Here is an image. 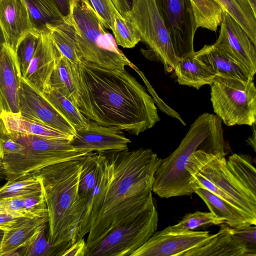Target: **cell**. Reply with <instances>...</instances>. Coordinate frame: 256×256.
Listing matches in <instances>:
<instances>
[{
    "label": "cell",
    "mask_w": 256,
    "mask_h": 256,
    "mask_svg": "<svg viewBox=\"0 0 256 256\" xmlns=\"http://www.w3.org/2000/svg\"><path fill=\"white\" fill-rule=\"evenodd\" d=\"M178 83L197 90L210 85L216 76L193 54L180 58L174 70Z\"/></svg>",
    "instance_id": "cell-25"
},
{
    "label": "cell",
    "mask_w": 256,
    "mask_h": 256,
    "mask_svg": "<svg viewBox=\"0 0 256 256\" xmlns=\"http://www.w3.org/2000/svg\"><path fill=\"white\" fill-rule=\"evenodd\" d=\"M20 114L23 116L74 136L72 124L38 90L22 78L19 90Z\"/></svg>",
    "instance_id": "cell-14"
},
{
    "label": "cell",
    "mask_w": 256,
    "mask_h": 256,
    "mask_svg": "<svg viewBox=\"0 0 256 256\" xmlns=\"http://www.w3.org/2000/svg\"><path fill=\"white\" fill-rule=\"evenodd\" d=\"M21 79L16 54L4 43L0 48V92L4 112L20 114Z\"/></svg>",
    "instance_id": "cell-18"
},
{
    "label": "cell",
    "mask_w": 256,
    "mask_h": 256,
    "mask_svg": "<svg viewBox=\"0 0 256 256\" xmlns=\"http://www.w3.org/2000/svg\"><path fill=\"white\" fill-rule=\"evenodd\" d=\"M42 94L72 124L76 130L88 127L90 120L82 114L74 104L58 90L49 88Z\"/></svg>",
    "instance_id": "cell-30"
},
{
    "label": "cell",
    "mask_w": 256,
    "mask_h": 256,
    "mask_svg": "<svg viewBox=\"0 0 256 256\" xmlns=\"http://www.w3.org/2000/svg\"><path fill=\"white\" fill-rule=\"evenodd\" d=\"M106 28L112 30L115 14L118 12L110 0H88Z\"/></svg>",
    "instance_id": "cell-39"
},
{
    "label": "cell",
    "mask_w": 256,
    "mask_h": 256,
    "mask_svg": "<svg viewBox=\"0 0 256 256\" xmlns=\"http://www.w3.org/2000/svg\"><path fill=\"white\" fill-rule=\"evenodd\" d=\"M222 122L208 112L196 118L178 148L161 160L154 174L152 192L166 198L194 193L186 170L188 158L199 149L214 154H226Z\"/></svg>",
    "instance_id": "cell-4"
},
{
    "label": "cell",
    "mask_w": 256,
    "mask_h": 256,
    "mask_svg": "<svg viewBox=\"0 0 256 256\" xmlns=\"http://www.w3.org/2000/svg\"><path fill=\"white\" fill-rule=\"evenodd\" d=\"M98 152H92L81 159L82 165L78 190L80 196L86 204L90 200L98 182Z\"/></svg>",
    "instance_id": "cell-32"
},
{
    "label": "cell",
    "mask_w": 256,
    "mask_h": 256,
    "mask_svg": "<svg viewBox=\"0 0 256 256\" xmlns=\"http://www.w3.org/2000/svg\"><path fill=\"white\" fill-rule=\"evenodd\" d=\"M46 227L43 228L30 244L22 250L20 256H56V248L46 238L45 230Z\"/></svg>",
    "instance_id": "cell-38"
},
{
    "label": "cell",
    "mask_w": 256,
    "mask_h": 256,
    "mask_svg": "<svg viewBox=\"0 0 256 256\" xmlns=\"http://www.w3.org/2000/svg\"><path fill=\"white\" fill-rule=\"evenodd\" d=\"M212 236L208 231H194L168 226L156 232L130 256H183Z\"/></svg>",
    "instance_id": "cell-12"
},
{
    "label": "cell",
    "mask_w": 256,
    "mask_h": 256,
    "mask_svg": "<svg viewBox=\"0 0 256 256\" xmlns=\"http://www.w3.org/2000/svg\"><path fill=\"white\" fill-rule=\"evenodd\" d=\"M194 193L203 200L211 212L223 218L224 223L229 226L234 228L246 225L256 226V221L209 190L196 188L194 189Z\"/></svg>",
    "instance_id": "cell-24"
},
{
    "label": "cell",
    "mask_w": 256,
    "mask_h": 256,
    "mask_svg": "<svg viewBox=\"0 0 256 256\" xmlns=\"http://www.w3.org/2000/svg\"><path fill=\"white\" fill-rule=\"evenodd\" d=\"M224 222L223 218L211 212L196 211L186 214L178 223L173 226L178 228L192 230L198 228L220 225Z\"/></svg>",
    "instance_id": "cell-37"
},
{
    "label": "cell",
    "mask_w": 256,
    "mask_h": 256,
    "mask_svg": "<svg viewBox=\"0 0 256 256\" xmlns=\"http://www.w3.org/2000/svg\"><path fill=\"white\" fill-rule=\"evenodd\" d=\"M60 9L62 15L68 20L72 12V6L74 0H54Z\"/></svg>",
    "instance_id": "cell-45"
},
{
    "label": "cell",
    "mask_w": 256,
    "mask_h": 256,
    "mask_svg": "<svg viewBox=\"0 0 256 256\" xmlns=\"http://www.w3.org/2000/svg\"><path fill=\"white\" fill-rule=\"evenodd\" d=\"M211 86L214 112L228 126L256 122V88L253 80L216 76Z\"/></svg>",
    "instance_id": "cell-8"
},
{
    "label": "cell",
    "mask_w": 256,
    "mask_h": 256,
    "mask_svg": "<svg viewBox=\"0 0 256 256\" xmlns=\"http://www.w3.org/2000/svg\"><path fill=\"white\" fill-rule=\"evenodd\" d=\"M0 212L30 218L48 216L42 190L0 200Z\"/></svg>",
    "instance_id": "cell-22"
},
{
    "label": "cell",
    "mask_w": 256,
    "mask_h": 256,
    "mask_svg": "<svg viewBox=\"0 0 256 256\" xmlns=\"http://www.w3.org/2000/svg\"><path fill=\"white\" fill-rule=\"evenodd\" d=\"M0 120L6 132H17L46 138L70 141L72 135L65 133L45 124L22 116L20 114L3 112Z\"/></svg>",
    "instance_id": "cell-23"
},
{
    "label": "cell",
    "mask_w": 256,
    "mask_h": 256,
    "mask_svg": "<svg viewBox=\"0 0 256 256\" xmlns=\"http://www.w3.org/2000/svg\"><path fill=\"white\" fill-rule=\"evenodd\" d=\"M81 159L50 165L38 172L48 210V240L56 256L71 244L86 205L78 190Z\"/></svg>",
    "instance_id": "cell-3"
},
{
    "label": "cell",
    "mask_w": 256,
    "mask_h": 256,
    "mask_svg": "<svg viewBox=\"0 0 256 256\" xmlns=\"http://www.w3.org/2000/svg\"><path fill=\"white\" fill-rule=\"evenodd\" d=\"M35 31L48 32V26L60 25L67 20L54 0H24Z\"/></svg>",
    "instance_id": "cell-26"
},
{
    "label": "cell",
    "mask_w": 256,
    "mask_h": 256,
    "mask_svg": "<svg viewBox=\"0 0 256 256\" xmlns=\"http://www.w3.org/2000/svg\"><path fill=\"white\" fill-rule=\"evenodd\" d=\"M48 216L32 218H24L12 228L4 231L0 246V256H20L40 230L47 226Z\"/></svg>",
    "instance_id": "cell-20"
},
{
    "label": "cell",
    "mask_w": 256,
    "mask_h": 256,
    "mask_svg": "<svg viewBox=\"0 0 256 256\" xmlns=\"http://www.w3.org/2000/svg\"><path fill=\"white\" fill-rule=\"evenodd\" d=\"M251 126L253 128V134L248 138L246 142L247 144L252 146L256 152V124Z\"/></svg>",
    "instance_id": "cell-46"
},
{
    "label": "cell",
    "mask_w": 256,
    "mask_h": 256,
    "mask_svg": "<svg viewBox=\"0 0 256 256\" xmlns=\"http://www.w3.org/2000/svg\"><path fill=\"white\" fill-rule=\"evenodd\" d=\"M24 218L0 212V229L4 231L8 230L18 224Z\"/></svg>",
    "instance_id": "cell-44"
},
{
    "label": "cell",
    "mask_w": 256,
    "mask_h": 256,
    "mask_svg": "<svg viewBox=\"0 0 256 256\" xmlns=\"http://www.w3.org/2000/svg\"><path fill=\"white\" fill-rule=\"evenodd\" d=\"M75 30L82 58L104 68L122 70L132 63L118 48L114 38L90 4L74 0L68 19Z\"/></svg>",
    "instance_id": "cell-7"
},
{
    "label": "cell",
    "mask_w": 256,
    "mask_h": 256,
    "mask_svg": "<svg viewBox=\"0 0 256 256\" xmlns=\"http://www.w3.org/2000/svg\"><path fill=\"white\" fill-rule=\"evenodd\" d=\"M193 55L216 76L246 82L254 79L240 63L213 44L204 46Z\"/></svg>",
    "instance_id": "cell-21"
},
{
    "label": "cell",
    "mask_w": 256,
    "mask_h": 256,
    "mask_svg": "<svg viewBox=\"0 0 256 256\" xmlns=\"http://www.w3.org/2000/svg\"><path fill=\"white\" fill-rule=\"evenodd\" d=\"M84 0V2H86V3L88 4V0Z\"/></svg>",
    "instance_id": "cell-50"
},
{
    "label": "cell",
    "mask_w": 256,
    "mask_h": 256,
    "mask_svg": "<svg viewBox=\"0 0 256 256\" xmlns=\"http://www.w3.org/2000/svg\"><path fill=\"white\" fill-rule=\"evenodd\" d=\"M2 156L0 155V180L5 179V176L2 168Z\"/></svg>",
    "instance_id": "cell-48"
},
{
    "label": "cell",
    "mask_w": 256,
    "mask_h": 256,
    "mask_svg": "<svg viewBox=\"0 0 256 256\" xmlns=\"http://www.w3.org/2000/svg\"><path fill=\"white\" fill-rule=\"evenodd\" d=\"M60 56L49 31L40 32L34 54L22 78L43 93L50 88V76Z\"/></svg>",
    "instance_id": "cell-16"
},
{
    "label": "cell",
    "mask_w": 256,
    "mask_h": 256,
    "mask_svg": "<svg viewBox=\"0 0 256 256\" xmlns=\"http://www.w3.org/2000/svg\"><path fill=\"white\" fill-rule=\"evenodd\" d=\"M5 43L4 38V34L2 32V30L0 26V48L2 47L4 44ZM4 112L3 104H2V98L1 96V94L0 92V117ZM2 122L0 120V122Z\"/></svg>",
    "instance_id": "cell-47"
},
{
    "label": "cell",
    "mask_w": 256,
    "mask_h": 256,
    "mask_svg": "<svg viewBox=\"0 0 256 256\" xmlns=\"http://www.w3.org/2000/svg\"><path fill=\"white\" fill-rule=\"evenodd\" d=\"M81 112L98 124L138 136L160 119L152 97L125 69H108L81 60H68Z\"/></svg>",
    "instance_id": "cell-2"
},
{
    "label": "cell",
    "mask_w": 256,
    "mask_h": 256,
    "mask_svg": "<svg viewBox=\"0 0 256 256\" xmlns=\"http://www.w3.org/2000/svg\"><path fill=\"white\" fill-rule=\"evenodd\" d=\"M50 36L60 51L74 64H78L82 60L76 42L75 30L67 20L64 23L54 26H48Z\"/></svg>",
    "instance_id": "cell-29"
},
{
    "label": "cell",
    "mask_w": 256,
    "mask_h": 256,
    "mask_svg": "<svg viewBox=\"0 0 256 256\" xmlns=\"http://www.w3.org/2000/svg\"><path fill=\"white\" fill-rule=\"evenodd\" d=\"M118 12L124 18L133 10L138 0H110Z\"/></svg>",
    "instance_id": "cell-43"
},
{
    "label": "cell",
    "mask_w": 256,
    "mask_h": 256,
    "mask_svg": "<svg viewBox=\"0 0 256 256\" xmlns=\"http://www.w3.org/2000/svg\"><path fill=\"white\" fill-rule=\"evenodd\" d=\"M130 68L134 69L141 77L144 84H146L147 89L149 92L152 96V98L154 101V102L156 104V105L159 107L160 110L168 114L169 116L176 118L178 120L184 125H186L185 122L183 121V120L181 118L180 114L175 110L171 108L170 106H168L167 104H166L163 100L161 98H159L157 94L153 88L151 86L150 84L149 83L148 80L146 78V76L144 74L136 67L134 64L132 63L129 66Z\"/></svg>",
    "instance_id": "cell-41"
},
{
    "label": "cell",
    "mask_w": 256,
    "mask_h": 256,
    "mask_svg": "<svg viewBox=\"0 0 256 256\" xmlns=\"http://www.w3.org/2000/svg\"><path fill=\"white\" fill-rule=\"evenodd\" d=\"M186 170L194 189L209 190L256 221V196L232 173L225 156L198 150L190 156Z\"/></svg>",
    "instance_id": "cell-5"
},
{
    "label": "cell",
    "mask_w": 256,
    "mask_h": 256,
    "mask_svg": "<svg viewBox=\"0 0 256 256\" xmlns=\"http://www.w3.org/2000/svg\"><path fill=\"white\" fill-rule=\"evenodd\" d=\"M96 185L72 242L88 234L87 254L113 228L154 204V174L162 159L150 148L98 152Z\"/></svg>",
    "instance_id": "cell-1"
},
{
    "label": "cell",
    "mask_w": 256,
    "mask_h": 256,
    "mask_svg": "<svg viewBox=\"0 0 256 256\" xmlns=\"http://www.w3.org/2000/svg\"><path fill=\"white\" fill-rule=\"evenodd\" d=\"M112 30L116 44L124 48H133L140 42V34L132 22L118 12L114 16Z\"/></svg>",
    "instance_id": "cell-35"
},
{
    "label": "cell",
    "mask_w": 256,
    "mask_h": 256,
    "mask_svg": "<svg viewBox=\"0 0 256 256\" xmlns=\"http://www.w3.org/2000/svg\"><path fill=\"white\" fill-rule=\"evenodd\" d=\"M233 234L244 245L248 256H256V227L246 225L232 228Z\"/></svg>",
    "instance_id": "cell-40"
},
{
    "label": "cell",
    "mask_w": 256,
    "mask_h": 256,
    "mask_svg": "<svg viewBox=\"0 0 256 256\" xmlns=\"http://www.w3.org/2000/svg\"><path fill=\"white\" fill-rule=\"evenodd\" d=\"M197 28L216 32L222 20L224 10L216 0H190Z\"/></svg>",
    "instance_id": "cell-31"
},
{
    "label": "cell",
    "mask_w": 256,
    "mask_h": 256,
    "mask_svg": "<svg viewBox=\"0 0 256 256\" xmlns=\"http://www.w3.org/2000/svg\"><path fill=\"white\" fill-rule=\"evenodd\" d=\"M256 0H216L244 30L256 46Z\"/></svg>",
    "instance_id": "cell-27"
},
{
    "label": "cell",
    "mask_w": 256,
    "mask_h": 256,
    "mask_svg": "<svg viewBox=\"0 0 256 256\" xmlns=\"http://www.w3.org/2000/svg\"><path fill=\"white\" fill-rule=\"evenodd\" d=\"M130 142L121 130L90 120L88 127L76 130L70 143L78 150L107 152L128 150Z\"/></svg>",
    "instance_id": "cell-15"
},
{
    "label": "cell",
    "mask_w": 256,
    "mask_h": 256,
    "mask_svg": "<svg viewBox=\"0 0 256 256\" xmlns=\"http://www.w3.org/2000/svg\"><path fill=\"white\" fill-rule=\"evenodd\" d=\"M38 173L8 180L0 187V200L42 190Z\"/></svg>",
    "instance_id": "cell-34"
},
{
    "label": "cell",
    "mask_w": 256,
    "mask_h": 256,
    "mask_svg": "<svg viewBox=\"0 0 256 256\" xmlns=\"http://www.w3.org/2000/svg\"><path fill=\"white\" fill-rule=\"evenodd\" d=\"M158 222L154 203L111 230L86 256H130L156 232Z\"/></svg>",
    "instance_id": "cell-9"
},
{
    "label": "cell",
    "mask_w": 256,
    "mask_h": 256,
    "mask_svg": "<svg viewBox=\"0 0 256 256\" xmlns=\"http://www.w3.org/2000/svg\"><path fill=\"white\" fill-rule=\"evenodd\" d=\"M127 18L136 27L140 42L146 44L152 56L162 62L165 71H174L180 58L176 56L155 0H138Z\"/></svg>",
    "instance_id": "cell-10"
},
{
    "label": "cell",
    "mask_w": 256,
    "mask_h": 256,
    "mask_svg": "<svg viewBox=\"0 0 256 256\" xmlns=\"http://www.w3.org/2000/svg\"><path fill=\"white\" fill-rule=\"evenodd\" d=\"M86 241L82 238L64 248L58 256H86Z\"/></svg>",
    "instance_id": "cell-42"
},
{
    "label": "cell",
    "mask_w": 256,
    "mask_h": 256,
    "mask_svg": "<svg viewBox=\"0 0 256 256\" xmlns=\"http://www.w3.org/2000/svg\"><path fill=\"white\" fill-rule=\"evenodd\" d=\"M179 58L193 54L194 38L198 29L190 0H155Z\"/></svg>",
    "instance_id": "cell-11"
},
{
    "label": "cell",
    "mask_w": 256,
    "mask_h": 256,
    "mask_svg": "<svg viewBox=\"0 0 256 256\" xmlns=\"http://www.w3.org/2000/svg\"><path fill=\"white\" fill-rule=\"evenodd\" d=\"M0 26L6 44L14 52L28 33L36 32L24 0H0Z\"/></svg>",
    "instance_id": "cell-17"
},
{
    "label": "cell",
    "mask_w": 256,
    "mask_h": 256,
    "mask_svg": "<svg viewBox=\"0 0 256 256\" xmlns=\"http://www.w3.org/2000/svg\"><path fill=\"white\" fill-rule=\"evenodd\" d=\"M6 134L20 144L16 152L3 156L2 168L7 181L37 174L57 163L81 159L90 152L76 149L67 140L17 132Z\"/></svg>",
    "instance_id": "cell-6"
},
{
    "label": "cell",
    "mask_w": 256,
    "mask_h": 256,
    "mask_svg": "<svg viewBox=\"0 0 256 256\" xmlns=\"http://www.w3.org/2000/svg\"><path fill=\"white\" fill-rule=\"evenodd\" d=\"M226 162L236 178L256 196V172L251 158L246 155L234 154L228 157Z\"/></svg>",
    "instance_id": "cell-33"
},
{
    "label": "cell",
    "mask_w": 256,
    "mask_h": 256,
    "mask_svg": "<svg viewBox=\"0 0 256 256\" xmlns=\"http://www.w3.org/2000/svg\"><path fill=\"white\" fill-rule=\"evenodd\" d=\"M219 36L213 44L240 63L254 78L256 73V46L242 26L224 11Z\"/></svg>",
    "instance_id": "cell-13"
},
{
    "label": "cell",
    "mask_w": 256,
    "mask_h": 256,
    "mask_svg": "<svg viewBox=\"0 0 256 256\" xmlns=\"http://www.w3.org/2000/svg\"><path fill=\"white\" fill-rule=\"evenodd\" d=\"M40 34L36 32L28 33L18 46L15 54L22 78L26 75L38 44Z\"/></svg>",
    "instance_id": "cell-36"
},
{
    "label": "cell",
    "mask_w": 256,
    "mask_h": 256,
    "mask_svg": "<svg viewBox=\"0 0 256 256\" xmlns=\"http://www.w3.org/2000/svg\"><path fill=\"white\" fill-rule=\"evenodd\" d=\"M218 232L183 256H248L244 245L233 234L232 228L220 224Z\"/></svg>",
    "instance_id": "cell-19"
},
{
    "label": "cell",
    "mask_w": 256,
    "mask_h": 256,
    "mask_svg": "<svg viewBox=\"0 0 256 256\" xmlns=\"http://www.w3.org/2000/svg\"><path fill=\"white\" fill-rule=\"evenodd\" d=\"M4 234V230L0 229V246L2 242L3 236Z\"/></svg>",
    "instance_id": "cell-49"
},
{
    "label": "cell",
    "mask_w": 256,
    "mask_h": 256,
    "mask_svg": "<svg viewBox=\"0 0 256 256\" xmlns=\"http://www.w3.org/2000/svg\"><path fill=\"white\" fill-rule=\"evenodd\" d=\"M50 86V88L58 90L73 102L81 112L82 105L79 92L73 78L68 60L62 55L52 74Z\"/></svg>",
    "instance_id": "cell-28"
}]
</instances>
